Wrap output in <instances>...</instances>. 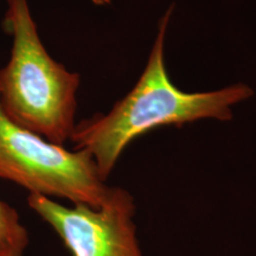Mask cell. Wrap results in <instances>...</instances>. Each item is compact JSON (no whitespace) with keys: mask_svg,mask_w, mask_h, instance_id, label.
Returning <instances> with one entry per match:
<instances>
[{"mask_svg":"<svg viewBox=\"0 0 256 256\" xmlns=\"http://www.w3.org/2000/svg\"><path fill=\"white\" fill-rule=\"evenodd\" d=\"M174 8L159 22L146 68L134 88L107 114L76 124L70 142L88 152L107 182L124 150L136 138L162 126L182 127L204 119L230 121L232 107L250 98L252 89L236 83L215 92H186L174 84L165 64V40Z\"/></svg>","mask_w":256,"mask_h":256,"instance_id":"1","label":"cell"},{"mask_svg":"<svg viewBox=\"0 0 256 256\" xmlns=\"http://www.w3.org/2000/svg\"><path fill=\"white\" fill-rule=\"evenodd\" d=\"M10 60L0 69V106L18 126L64 146L76 127L81 75L50 56L40 40L28 0H6Z\"/></svg>","mask_w":256,"mask_h":256,"instance_id":"2","label":"cell"},{"mask_svg":"<svg viewBox=\"0 0 256 256\" xmlns=\"http://www.w3.org/2000/svg\"><path fill=\"white\" fill-rule=\"evenodd\" d=\"M0 178L28 192L72 204L100 206L110 186L92 156L69 151L11 121L0 106Z\"/></svg>","mask_w":256,"mask_h":256,"instance_id":"3","label":"cell"},{"mask_svg":"<svg viewBox=\"0 0 256 256\" xmlns=\"http://www.w3.org/2000/svg\"><path fill=\"white\" fill-rule=\"evenodd\" d=\"M28 206L40 216L72 256H144L134 217L136 198L110 186L100 206H63L56 200L28 194Z\"/></svg>","mask_w":256,"mask_h":256,"instance_id":"4","label":"cell"},{"mask_svg":"<svg viewBox=\"0 0 256 256\" xmlns=\"http://www.w3.org/2000/svg\"><path fill=\"white\" fill-rule=\"evenodd\" d=\"M30 232L11 204L0 200V256H24Z\"/></svg>","mask_w":256,"mask_h":256,"instance_id":"5","label":"cell"},{"mask_svg":"<svg viewBox=\"0 0 256 256\" xmlns=\"http://www.w3.org/2000/svg\"><path fill=\"white\" fill-rule=\"evenodd\" d=\"M92 4L96 6H107L112 2V0H92Z\"/></svg>","mask_w":256,"mask_h":256,"instance_id":"6","label":"cell"}]
</instances>
